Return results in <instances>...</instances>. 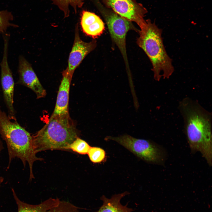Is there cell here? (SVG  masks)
I'll return each mask as SVG.
<instances>
[{
	"instance_id": "6da1fadb",
	"label": "cell",
	"mask_w": 212,
	"mask_h": 212,
	"mask_svg": "<svg viewBox=\"0 0 212 212\" xmlns=\"http://www.w3.org/2000/svg\"><path fill=\"white\" fill-rule=\"evenodd\" d=\"M184 130L193 153L199 152L210 166L212 165L211 115L198 102L188 98L179 104Z\"/></svg>"
},
{
	"instance_id": "7a4b0ae2",
	"label": "cell",
	"mask_w": 212,
	"mask_h": 212,
	"mask_svg": "<svg viewBox=\"0 0 212 212\" xmlns=\"http://www.w3.org/2000/svg\"><path fill=\"white\" fill-rule=\"evenodd\" d=\"M0 135L6 143L9 157L7 168L12 160L20 159L24 167L28 164L29 170V180L34 178L33 166L37 160L43 159L36 156L34 148L32 136L21 126L16 120L10 119L6 114L0 109Z\"/></svg>"
},
{
	"instance_id": "3957f363",
	"label": "cell",
	"mask_w": 212,
	"mask_h": 212,
	"mask_svg": "<svg viewBox=\"0 0 212 212\" xmlns=\"http://www.w3.org/2000/svg\"><path fill=\"white\" fill-rule=\"evenodd\" d=\"M79 136L75 124L68 114L52 115L46 124L32 137L37 153L49 150H67L68 145Z\"/></svg>"
},
{
	"instance_id": "277c9868",
	"label": "cell",
	"mask_w": 212,
	"mask_h": 212,
	"mask_svg": "<svg viewBox=\"0 0 212 212\" xmlns=\"http://www.w3.org/2000/svg\"><path fill=\"white\" fill-rule=\"evenodd\" d=\"M140 29L137 43L151 62L154 78L158 81L162 77L168 78L173 73L174 67L163 44L162 30L150 19L145 20Z\"/></svg>"
},
{
	"instance_id": "5b68a950",
	"label": "cell",
	"mask_w": 212,
	"mask_h": 212,
	"mask_svg": "<svg viewBox=\"0 0 212 212\" xmlns=\"http://www.w3.org/2000/svg\"><path fill=\"white\" fill-rule=\"evenodd\" d=\"M98 2L99 10L106 22L112 41L118 47L122 56L128 76H130L131 75L126 52V36L130 30L138 32L139 30L132 22Z\"/></svg>"
},
{
	"instance_id": "8992f818",
	"label": "cell",
	"mask_w": 212,
	"mask_h": 212,
	"mask_svg": "<svg viewBox=\"0 0 212 212\" xmlns=\"http://www.w3.org/2000/svg\"><path fill=\"white\" fill-rule=\"evenodd\" d=\"M106 140L115 141L141 159L149 163L160 164L165 155L159 146L149 140L138 139L127 134L118 137H106Z\"/></svg>"
},
{
	"instance_id": "52a82bcc",
	"label": "cell",
	"mask_w": 212,
	"mask_h": 212,
	"mask_svg": "<svg viewBox=\"0 0 212 212\" xmlns=\"http://www.w3.org/2000/svg\"><path fill=\"white\" fill-rule=\"evenodd\" d=\"M9 35H3L4 41L3 53L0 63L1 68V83L5 102L8 110L9 118L16 120L13 107L14 82L11 71L8 62V51Z\"/></svg>"
},
{
	"instance_id": "ba28073f",
	"label": "cell",
	"mask_w": 212,
	"mask_h": 212,
	"mask_svg": "<svg viewBox=\"0 0 212 212\" xmlns=\"http://www.w3.org/2000/svg\"><path fill=\"white\" fill-rule=\"evenodd\" d=\"M107 8L123 18L141 27L145 23L144 17L148 12L141 4L134 0H101Z\"/></svg>"
},
{
	"instance_id": "9c48e42d",
	"label": "cell",
	"mask_w": 212,
	"mask_h": 212,
	"mask_svg": "<svg viewBox=\"0 0 212 212\" xmlns=\"http://www.w3.org/2000/svg\"><path fill=\"white\" fill-rule=\"evenodd\" d=\"M18 71L19 84L32 90L36 94L37 99L46 96V91L39 81L31 64L22 55L19 57Z\"/></svg>"
},
{
	"instance_id": "30bf717a",
	"label": "cell",
	"mask_w": 212,
	"mask_h": 212,
	"mask_svg": "<svg viewBox=\"0 0 212 212\" xmlns=\"http://www.w3.org/2000/svg\"><path fill=\"white\" fill-rule=\"evenodd\" d=\"M97 45L95 40L87 42L80 38L78 28L75 29L74 41L68 60L67 68L71 73L73 74L74 70L79 66L85 57L94 50Z\"/></svg>"
},
{
	"instance_id": "8fae6325",
	"label": "cell",
	"mask_w": 212,
	"mask_h": 212,
	"mask_svg": "<svg viewBox=\"0 0 212 212\" xmlns=\"http://www.w3.org/2000/svg\"><path fill=\"white\" fill-rule=\"evenodd\" d=\"M62 77L57 98L53 115H60L69 114V100L70 87L73 74L66 68L62 72Z\"/></svg>"
},
{
	"instance_id": "7c38bea8",
	"label": "cell",
	"mask_w": 212,
	"mask_h": 212,
	"mask_svg": "<svg viewBox=\"0 0 212 212\" xmlns=\"http://www.w3.org/2000/svg\"><path fill=\"white\" fill-rule=\"evenodd\" d=\"M81 24L84 32L94 38L101 35L105 28L104 24L99 16L85 10L82 12Z\"/></svg>"
},
{
	"instance_id": "4fadbf2b",
	"label": "cell",
	"mask_w": 212,
	"mask_h": 212,
	"mask_svg": "<svg viewBox=\"0 0 212 212\" xmlns=\"http://www.w3.org/2000/svg\"><path fill=\"white\" fill-rule=\"evenodd\" d=\"M127 193L125 192L115 195L110 199H107L103 196V204L97 212H130V209L122 206L120 202L122 198Z\"/></svg>"
},
{
	"instance_id": "5bb4252c",
	"label": "cell",
	"mask_w": 212,
	"mask_h": 212,
	"mask_svg": "<svg viewBox=\"0 0 212 212\" xmlns=\"http://www.w3.org/2000/svg\"><path fill=\"white\" fill-rule=\"evenodd\" d=\"M57 5L62 12L65 17L69 16V7L71 6L75 13L77 9L81 7L83 5V0H50Z\"/></svg>"
},
{
	"instance_id": "9a60e30c",
	"label": "cell",
	"mask_w": 212,
	"mask_h": 212,
	"mask_svg": "<svg viewBox=\"0 0 212 212\" xmlns=\"http://www.w3.org/2000/svg\"><path fill=\"white\" fill-rule=\"evenodd\" d=\"M13 195L18 208V212H44L45 205L41 204L33 205L21 200L17 196L13 189H12Z\"/></svg>"
},
{
	"instance_id": "2e32d148",
	"label": "cell",
	"mask_w": 212,
	"mask_h": 212,
	"mask_svg": "<svg viewBox=\"0 0 212 212\" xmlns=\"http://www.w3.org/2000/svg\"><path fill=\"white\" fill-rule=\"evenodd\" d=\"M13 19V15L11 12L7 10L0 11V34L5 33L9 27H19L18 25L11 22Z\"/></svg>"
},
{
	"instance_id": "e0dca14e",
	"label": "cell",
	"mask_w": 212,
	"mask_h": 212,
	"mask_svg": "<svg viewBox=\"0 0 212 212\" xmlns=\"http://www.w3.org/2000/svg\"><path fill=\"white\" fill-rule=\"evenodd\" d=\"M90 147L86 142L78 137L68 145L67 149L80 154L85 155L87 153Z\"/></svg>"
},
{
	"instance_id": "ac0fdd59",
	"label": "cell",
	"mask_w": 212,
	"mask_h": 212,
	"mask_svg": "<svg viewBox=\"0 0 212 212\" xmlns=\"http://www.w3.org/2000/svg\"><path fill=\"white\" fill-rule=\"evenodd\" d=\"M87 154L90 160L95 163L103 162L106 160L105 151L100 147H91Z\"/></svg>"
},
{
	"instance_id": "d6986e66",
	"label": "cell",
	"mask_w": 212,
	"mask_h": 212,
	"mask_svg": "<svg viewBox=\"0 0 212 212\" xmlns=\"http://www.w3.org/2000/svg\"><path fill=\"white\" fill-rule=\"evenodd\" d=\"M3 148V145H2V143L1 141V140L0 138V151H1V150H2Z\"/></svg>"
},
{
	"instance_id": "ffe728a7",
	"label": "cell",
	"mask_w": 212,
	"mask_h": 212,
	"mask_svg": "<svg viewBox=\"0 0 212 212\" xmlns=\"http://www.w3.org/2000/svg\"><path fill=\"white\" fill-rule=\"evenodd\" d=\"M1 151H0V152ZM4 180V178L2 177H0V189L1 187V184L2 183Z\"/></svg>"
},
{
	"instance_id": "44dd1931",
	"label": "cell",
	"mask_w": 212,
	"mask_h": 212,
	"mask_svg": "<svg viewBox=\"0 0 212 212\" xmlns=\"http://www.w3.org/2000/svg\"><path fill=\"white\" fill-rule=\"evenodd\" d=\"M53 212H58L57 211V212H56V211H53Z\"/></svg>"
},
{
	"instance_id": "7402d4cb",
	"label": "cell",
	"mask_w": 212,
	"mask_h": 212,
	"mask_svg": "<svg viewBox=\"0 0 212 212\" xmlns=\"http://www.w3.org/2000/svg\"></svg>"
}]
</instances>
